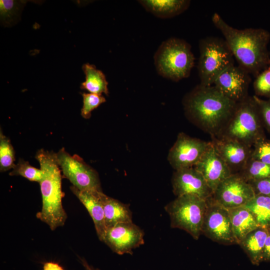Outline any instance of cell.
Segmentation results:
<instances>
[{"mask_svg": "<svg viewBox=\"0 0 270 270\" xmlns=\"http://www.w3.org/2000/svg\"><path fill=\"white\" fill-rule=\"evenodd\" d=\"M172 182L177 196L191 194L207 200L213 194L203 176L194 166L176 170Z\"/></svg>", "mask_w": 270, "mask_h": 270, "instance_id": "5bb4252c", "label": "cell"}, {"mask_svg": "<svg viewBox=\"0 0 270 270\" xmlns=\"http://www.w3.org/2000/svg\"><path fill=\"white\" fill-rule=\"evenodd\" d=\"M144 233L132 222L118 224L106 229L102 242L118 254H132L144 244Z\"/></svg>", "mask_w": 270, "mask_h": 270, "instance_id": "7c38bea8", "label": "cell"}, {"mask_svg": "<svg viewBox=\"0 0 270 270\" xmlns=\"http://www.w3.org/2000/svg\"><path fill=\"white\" fill-rule=\"evenodd\" d=\"M244 206L252 212L260 226H270V196L255 195Z\"/></svg>", "mask_w": 270, "mask_h": 270, "instance_id": "603a6c76", "label": "cell"}, {"mask_svg": "<svg viewBox=\"0 0 270 270\" xmlns=\"http://www.w3.org/2000/svg\"></svg>", "mask_w": 270, "mask_h": 270, "instance_id": "d590c367", "label": "cell"}, {"mask_svg": "<svg viewBox=\"0 0 270 270\" xmlns=\"http://www.w3.org/2000/svg\"><path fill=\"white\" fill-rule=\"evenodd\" d=\"M83 106L81 110L82 116L86 119L91 116L92 112L106 102V100L102 94L92 93H82Z\"/></svg>", "mask_w": 270, "mask_h": 270, "instance_id": "83f0119b", "label": "cell"}, {"mask_svg": "<svg viewBox=\"0 0 270 270\" xmlns=\"http://www.w3.org/2000/svg\"><path fill=\"white\" fill-rule=\"evenodd\" d=\"M56 156L64 176L73 186L81 191H102L98 173L79 156H72L64 148L56 153Z\"/></svg>", "mask_w": 270, "mask_h": 270, "instance_id": "ba28073f", "label": "cell"}, {"mask_svg": "<svg viewBox=\"0 0 270 270\" xmlns=\"http://www.w3.org/2000/svg\"><path fill=\"white\" fill-rule=\"evenodd\" d=\"M238 174L246 182L270 177V164L252 159L248 160Z\"/></svg>", "mask_w": 270, "mask_h": 270, "instance_id": "d4e9b609", "label": "cell"}, {"mask_svg": "<svg viewBox=\"0 0 270 270\" xmlns=\"http://www.w3.org/2000/svg\"><path fill=\"white\" fill-rule=\"evenodd\" d=\"M258 107L252 96L238 102L230 119L216 137L237 141L252 147L264 138Z\"/></svg>", "mask_w": 270, "mask_h": 270, "instance_id": "277c9868", "label": "cell"}, {"mask_svg": "<svg viewBox=\"0 0 270 270\" xmlns=\"http://www.w3.org/2000/svg\"><path fill=\"white\" fill-rule=\"evenodd\" d=\"M236 244L250 232L260 226L252 212L244 206L228 210Z\"/></svg>", "mask_w": 270, "mask_h": 270, "instance_id": "ffe728a7", "label": "cell"}, {"mask_svg": "<svg viewBox=\"0 0 270 270\" xmlns=\"http://www.w3.org/2000/svg\"><path fill=\"white\" fill-rule=\"evenodd\" d=\"M247 182L252 186L255 195L261 194L270 196V177L250 180Z\"/></svg>", "mask_w": 270, "mask_h": 270, "instance_id": "1f68e13d", "label": "cell"}, {"mask_svg": "<svg viewBox=\"0 0 270 270\" xmlns=\"http://www.w3.org/2000/svg\"><path fill=\"white\" fill-rule=\"evenodd\" d=\"M236 104L214 86L200 84L188 94L183 100L188 118L210 136L218 135Z\"/></svg>", "mask_w": 270, "mask_h": 270, "instance_id": "7a4b0ae2", "label": "cell"}, {"mask_svg": "<svg viewBox=\"0 0 270 270\" xmlns=\"http://www.w3.org/2000/svg\"><path fill=\"white\" fill-rule=\"evenodd\" d=\"M154 62L159 74L178 82L189 76L194 57L188 42L172 38L162 43L154 54Z\"/></svg>", "mask_w": 270, "mask_h": 270, "instance_id": "5b68a950", "label": "cell"}, {"mask_svg": "<svg viewBox=\"0 0 270 270\" xmlns=\"http://www.w3.org/2000/svg\"><path fill=\"white\" fill-rule=\"evenodd\" d=\"M211 142L232 174L240 173L251 158L252 147L237 141L211 136Z\"/></svg>", "mask_w": 270, "mask_h": 270, "instance_id": "9a60e30c", "label": "cell"}, {"mask_svg": "<svg viewBox=\"0 0 270 270\" xmlns=\"http://www.w3.org/2000/svg\"><path fill=\"white\" fill-rule=\"evenodd\" d=\"M262 260H270V233H268L263 252Z\"/></svg>", "mask_w": 270, "mask_h": 270, "instance_id": "d6a6232c", "label": "cell"}, {"mask_svg": "<svg viewBox=\"0 0 270 270\" xmlns=\"http://www.w3.org/2000/svg\"><path fill=\"white\" fill-rule=\"evenodd\" d=\"M82 69L86 76V80L82 82L80 88L89 92L90 93L102 94H108V82L104 74L96 69L94 64H84Z\"/></svg>", "mask_w": 270, "mask_h": 270, "instance_id": "7402d4cb", "label": "cell"}, {"mask_svg": "<svg viewBox=\"0 0 270 270\" xmlns=\"http://www.w3.org/2000/svg\"><path fill=\"white\" fill-rule=\"evenodd\" d=\"M202 233L213 241L224 244H236L234 237L228 210L214 202L207 200Z\"/></svg>", "mask_w": 270, "mask_h": 270, "instance_id": "9c48e42d", "label": "cell"}, {"mask_svg": "<svg viewBox=\"0 0 270 270\" xmlns=\"http://www.w3.org/2000/svg\"><path fill=\"white\" fill-rule=\"evenodd\" d=\"M253 86L255 96L270 98V66L256 76Z\"/></svg>", "mask_w": 270, "mask_h": 270, "instance_id": "f1b7e54d", "label": "cell"}, {"mask_svg": "<svg viewBox=\"0 0 270 270\" xmlns=\"http://www.w3.org/2000/svg\"><path fill=\"white\" fill-rule=\"evenodd\" d=\"M194 167L203 176L213 192L221 182L232 174L210 141L206 152Z\"/></svg>", "mask_w": 270, "mask_h": 270, "instance_id": "2e32d148", "label": "cell"}, {"mask_svg": "<svg viewBox=\"0 0 270 270\" xmlns=\"http://www.w3.org/2000/svg\"><path fill=\"white\" fill-rule=\"evenodd\" d=\"M251 158L270 164V140L264 138L256 142L253 146Z\"/></svg>", "mask_w": 270, "mask_h": 270, "instance_id": "f546056e", "label": "cell"}, {"mask_svg": "<svg viewBox=\"0 0 270 270\" xmlns=\"http://www.w3.org/2000/svg\"><path fill=\"white\" fill-rule=\"evenodd\" d=\"M207 200L196 196L186 194L168 204L164 208L170 218V226L184 230L195 240L202 233Z\"/></svg>", "mask_w": 270, "mask_h": 270, "instance_id": "52a82bcc", "label": "cell"}, {"mask_svg": "<svg viewBox=\"0 0 270 270\" xmlns=\"http://www.w3.org/2000/svg\"><path fill=\"white\" fill-rule=\"evenodd\" d=\"M43 270H64V269L56 262H48L44 264Z\"/></svg>", "mask_w": 270, "mask_h": 270, "instance_id": "836d02e7", "label": "cell"}, {"mask_svg": "<svg viewBox=\"0 0 270 270\" xmlns=\"http://www.w3.org/2000/svg\"><path fill=\"white\" fill-rule=\"evenodd\" d=\"M212 20L224 38L238 66L254 76L270 66V54L267 46L270 33L262 28L239 30L228 24L218 13Z\"/></svg>", "mask_w": 270, "mask_h": 270, "instance_id": "6da1fadb", "label": "cell"}, {"mask_svg": "<svg viewBox=\"0 0 270 270\" xmlns=\"http://www.w3.org/2000/svg\"><path fill=\"white\" fill-rule=\"evenodd\" d=\"M255 194L250 184L238 174H232L221 182L211 198L228 210L244 206Z\"/></svg>", "mask_w": 270, "mask_h": 270, "instance_id": "30bf717a", "label": "cell"}, {"mask_svg": "<svg viewBox=\"0 0 270 270\" xmlns=\"http://www.w3.org/2000/svg\"><path fill=\"white\" fill-rule=\"evenodd\" d=\"M80 260L85 270H100L98 268H94L92 266H90L85 260L83 258H80Z\"/></svg>", "mask_w": 270, "mask_h": 270, "instance_id": "e575fe53", "label": "cell"}, {"mask_svg": "<svg viewBox=\"0 0 270 270\" xmlns=\"http://www.w3.org/2000/svg\"><path fill=\"white\" fill-rule=\"evenodd\" d=\"M15 154L10 140L0 131V170L1 172L12 169L15 166Z\"/></svg>", "mask_w": 270, "mask_h": 270, "instance_id": "484cf974", "label": "cell"}, {"mask_svg": "<svg viewBox=\"0 0 270 270\" xmlns=\"http://www.w3.org/2000/svg\"><path fill=\"white\" fill-rule=\"evenodd\" d=\"M250 74L238 65L233 64L222 72L213 86L226 96L238 103L248 96Z\"/></svg>", "mask_w": 270, "mask_h": 270, "instance_id": "4fadbf2b", "label": "cell"}, {"mask_svg": "<svg viewBox=\"0 0 270 270\" xmlns=\"http://www.w3.org/2000/svg\"><path fill=\"white\" fill-rule=\"evenodd\" d=\"M24 1L13 0H0V16L2 24L6 26L15 24L20 18Z\"/></svg>", "mask_w": 270, "mask_h": 270, "instance_id": "cb8c5ba5", "label": "cell"}, {"mask_svg": "<svg viewBox=\"0 0 270 270\" xmlns=\"http://www.w3.org/2000/svg\"><path fill=\"white\" fill-rule=\"evenodd\" d=\"M252 97L258 107L262 123L270 132V98L263 100L255 95Z\"/></svg>", "mask_w": 270, "mask_h": 270, "instance_id": "4dcf8cb0", "label": "cell"}, {"mask_svg": "<svg viewBox=\"0 0 270 270\" xmlns=\"http://www.w3.org/2000/svg\"><path fill=\"white\" fill-rule=\"evenodd\" d=\"M268 234L266 228L259 226L249 232L238 244L254 264H258L262 260Z\"/></svg>", "mask_w": 270, "mask_h": 270, "instance_id": "44dd1931", "label": "cell"}, {"mask_svg": "<svg viewBox=\"0 0 270 270\" xmlns=\"http://www.w3.org/2000/svg\"><path fill=\"white\" fill-rule=\"evenodd\" d=\"M210 142L180 133L169 151L168 160L176 170L194 167L206 152Z\"/></svg>", "mask_w": 270, "mask_h": 270, "instance_id": "8fae6325", "label": "cell"}, {"mask_svg": "<svg viewBox=\"0 0 270 270\" xmlns=\"http://www.w3.org/2000/svg\"><path fill=\"white\" fill-rule=\"evenodd\" d=\"M40 168L43 172V178L39 182L42 196V210L36 216L54 230L62 226L67 218L64 209L62 199L64 194L62 188L61 170L58 162L56 153L41 149L36 155Z\"/></svg>", "mask_w": 270, "mask_h": 270, "instance_id": "3957f363", "label": "cell"}, {"mask_svg": "<svg viewBox=\"0 0 270 270\" xmlns=\"http://www.w3.org/2000/svg\"><path fill=\"white\" fill-rule=\"evenodd\" d=\"M100 198L103 206L106 229L118 224L131 222L132 214L129 205L100 192Z\"/></svg>", "mask_w": 270, "mask_h": 270, "instance_id": "ac0fdd59", "label": "cell"}, {"mask_svg": "<svg viewBox=\"0 0 270 270\" xmlns=\"http://www.w3.org/2000/svg\"><path fill=\"white\" fill-rule=\"evenodd\" d=\"M10 175L22 176L30 181L38 182L42 180L44 176L43 172L40 168L32 166L28 162L22 158L15 164L10 172Z\"/></svg>", "mask_w": 270, "mask_h": 270, "instance_id": "4316f807", "label": "cell"}, {"mask_svg": "<svg viewBox=\"0 0 270 270\" xmlns=\"http://www.w3.org/2000/svg\"><path fill=\"white\" fill-rule=\"evenodd\" d=\"M199 49L198 69L200 84L212 86L222 72L234 64V56L225 40L217 37L201 40Z\"/></svg>", "mask_w": 270, "mask_h": 270, "instance_id": "8992f818", "label": "cell"}, {"mask_svg": "<svg viewBox=\"0 0 270 270\" xmlns=\"http://www.w3.org/2000/svg\"><path fill=\"white\" fill-rule=\"evenodd\" d=\"M139 3L148 12L162 18L178 16L188 9V0H142Z\"/></svg>", "mask_w": 270, "mask_h": 270, "instance_id": "d6986e66", "label": "cell"}, {"mask_svg": "<svg viewBox=\"0 0 270 270\" xmlns=\"http://www.w3.org/2000/svg\"><path fill=\"white\" fill-rule=\"evenodd\" d=\"M73 194L84 205L92 217L99 240L102 241L106 230L103 206L100 198L102 192L81 191L73 186L70 187Z\"/></svg>", "mask_w": 270, "mask_h": 270, "instance_id": "e0dca14e", "label": "cell"}]
</instances>
